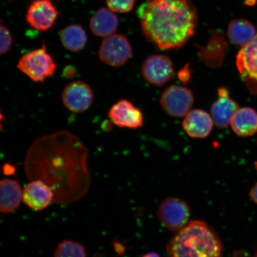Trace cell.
Returning <instances> with one entry per match:
<instances>
[{"instance_id":"1","label":"cell","mask_w":257,"mask_h":257,"mask_svg":"<svg viewBox=\"0 0 257 257\" xmlns=\"http://www.w3.org/2000/svg\"><path fill=\"white\" fill-rule=\"evenodd\" d=\"M89 150L80 138L66 130L45 135L31 145L24 167L30 181L46 183L54 202L69 204L82 198L91 186Z\"/></svg>"},{"instance_id":"2","label":"cell","mask_w":257,"mask_h":257,"mask_svg":"<svg viewBox=\"0 0 257 257\" xmlns=\"http://www.w3.org/2000/svg\"><path fill=\"white\" fill-rule=\"evenodd\" d=\"M143 33L162 50L184 46L194 35L197 11L191 0H147L138 10Z\"/></svg>"},{"instance_id":"3","label":"cell","mask_w":257,"mask_h":257,"mask_svg":"<svg viewBox=\"0 0 257 257\" xmlns=\"http://www.w3.org/2000/svg\"><path fill=\"white\" fill-rule=\"evenodd\" d=\"M169 257H223L217 234L204 221H192L178 231L167 246Z\"/></svg>"},{"instance_id":"4","label":"cell","mask_w":257,"mask_h":257,"mask_svg":"<svg viewBox=\"0 0 257 257\" xmlns=\"http://www.w3.org/2000/svg\"><path fill=\"white\" fill-rule=\"evenodd\" d=\"M17 68L32 81L43 83L54 75L57 66L43 44L40 48L24 54L19 60Z\"/></svg>"},{"instance_id":"5","label":"cell","mask_w":257,"mask_h":257,"mask_svg":"<svg viewBox=\"0 0 257 257\" xmlns=\"http://www.w3.org/2000/svg\"><path fill=\"white\" fill-rule=\"evenodd\" d=\"M133 50L127 38L123 35L112 34L105 37L98 51L101 62L111 67L124 65L132 56Z\"/></svg>"},{"instance_id":"6","label":"cell","mask_w":257,"mask_h":257,"mask_svg":"<svg viewBox=\"0 0 257 257\" xmlns=\"http://www.w3.org/2000/svg\"><path fill=\"white\" fill-rule=\"evenodd\" d=\"M164 110L173 117H184L191 111L194 104V95L190 89L181 85H173L167 88L160 97Z\"/></svg>"},{"instance_id":"7","label":"cell","mask_w":257,"mask_h":257,"mask_svg":"<svg viewBox=\"0 0 257 257\" xmlns=\"http://www.w3.org/2000/svg\"><path fill=\"white\" fill-rule=\"evenodd\" d=\"M157 217L164 226L171 231H179L187 225L190 209L180 199L169 198L160 204Z\"/></svg>"},{"instance_id":"8","label":"cell","mask_w":257,"mask_h":257,"mask_svg":"<svg viewBox=\"0 0 257 257\" xmlns=\"http://www.w3.org/2000/svg\"><path fill=\"white\" fill-rule=\"evenodd\" d=\"M62 99L67 110L80 113L91 107L94 101V92L87 83L78 80L66 85L62 92Z\"/></svg>"},{"instance_id":"9","label":"cell","mask_w":257,"mask_h":257,"mask_svg":"<svg viewBox=\"0 0 257 257\" xmlns=\"http://www.w3.org/2000/svg\"><path fill=\"white\" fill-rule=\"evenodd\" d=\"M141 72L147 82L156 86L165 85L174 76L171 60L164 55H152L148 57L144 61Z\"/></svg>"},{"instance_id":"10","label":"cell","mask_w":257,"mask_h":257,"mask_svg":"<svg viewBox=\"0 0 257 257\" xmlns=\"http://www.w3.org/2000/svg\"><path fill=\"white\" fill-rule=\"evenodd\" d=\"M236 64L250 91L257 94V34L254 39L241 48L236 56Z\"/></svg>"},{"instance_id":"11","label":"cell","mask_w":257,"mask_h":257,"mask_svg":"<svg viewBox=\"0 0 257 257\" xmlns=\"http://www.w3.org/2000/svg\"><path fill=\"white\" fill-rule=\"evenodd\" d=\"M108 117L112 123L121 128H138L143 126V112L127 99H120L110 108Z\"/></svg>"},{"instance_id":"12","label":"cell","mask_w":257,"mask_h":257,"mask_svg":"<svg viewBox=\"0 0 257 257\" xmlns=\"http://www.w3.org/2000/svg\"><path fill=\"white\" fill-rule=\"evenodd\" d=\"M58 14L57 10L49 0H34L26 18L32 28L45 31L53 27Z\"/></svg>"},{"instance_id":"13","label":"cell","mask_w":257,"mask_h":257,"mask_svg":"<svg viewBox=\"0 0 257 257\" xmlns=\"http://www.w3.org/2000/svg\"><path fill=\"white\" fill-rule=\"evenodd\" d=\"M227 50V42L222 32L212 31L206 46L198 48V54L202 62L215 68L222 65Z\"/></svg>"},{"instance_id":"14","label":"cell","mask_w":257,"mask_h":257,"mask_svg":"<svg viewBox=\"0 0 257 257\" xmlns=\"http://www.w3.org/2000/svg\"><path fill=\"white\" fill-rule=\"evenodd\" d=\"M218 97L211 107V116L218 128H227L236 111L238 105L230 97L226 88L221 87L217 91Z\"/></svg>"},{"instance_id":"15","label":"cell","mask_w":257,"mask_h":257,"mask_svg":"<svg viewBox=\"0 0 257 257\" xmlns=\"http://www.w3.org/2000/svg\"><path fill=\"white\" fill-rule=\"evenodd\" d=\"M54 192L46 183L35 180L30 181L23 190V202L28 207L43 210L54 202Z\"/></svg>"},{"instance_id":"16","label":"cell","mask_w":257,"mask_h":257,"mask_svg":"<svg viewBox=\"0 0 257 257\" xmlns=\"http://www.w3.org/2000/svg\"><path fill=\"white\" fill-rule=\"evenodd\" d=\"M214 121L211 115L202 110L189 111L185 115L182 126L189 137L204 138L211 133Z\"/></svg>"},{"instance_id":"17","label":"cell","mask_w":257,"mask_h":257,"mask_svg":"<svg viewBox=\"0 0 257 257\" xmlns=\"http://www.w3.org/2000/svg\"><path fill=\"white\" fill-rule=\"evenodd\" d=\"M23 201V190L17 181L3 179L0 182V211L9 214L20 207Z\"/></svg>"},{"instance_id":"18","label":"cell","mask_w":257,"mask_h":257,"mask_svg":"<svg viewBox=\"0 0 257 257\" xmlns=\"http://www.w3.org/2000/svg\"><path fill=\"white\" fill-rule=\"evenodd\" d=\"M117 16L111 10L101 8L96 12L90 20V28L94 35L107 37L114 34L118 27Z\"/></svg>"},{"instance_id":"19","label":"cell","mask_w":257,"mask_h":257,"mask_svg":"<svg viewBox=\"0 0 257 257\" xmlns=\"http://www.w3.org/2000/svg\"><path fill=\"white\" fill-rule=\"evenodd\" d=\"M230 126L239 137L253 136L257 133V112L251 108H239L233 115Z\"/></svg>"},{"instance_id":"20","label":"cell","mask_w":257,"mask_h":257,"mask_svg":"<svg viewBox=\"0 0 257 257\" xmlns=\"http://www.w3.org/2000/svg\"><path fill=\"white\" fill-rule=\"evenodd\" d=\"M256 35L255 27L245 19H234L228 26V38L236 46H246L254 39Z\"/></svg>"},{"instance_id":"21","label":"cell","mask_w":257,"mask_h":257,"mask_svg":"<svg viewBox=\"0 0 257 257\" xmlns=\"http://www.w3.org/2000/svg\"><path fill=\"white\" fill-rule=\"evenodd\" d=\"M60 40L63 46L72 52H78L85 47L87 35L81 26L71 25L61 31Z\"/></svg>"},{"instance_id":"22","label":"cell","mask_w":257,"mask_h":257,"mask_svg":"<svg viewBox=\"0 0 257 257\" xmlns=\"http://www.w3.org/2000/svg\"><path fill=\"white\" fill-rule=\"evenodd\" d=\"M54 257H87L85 247L75 241L64 239L57 246Z\"/></svg>"},{"instance_id":"23","label":"cell","mask_w":257,"mask_h":257,"mask_svg":"<svg viewBox=\"0 0 257 257\" xmlns=\"http://www.w3.org/2000/svg\"><path fill=\"white\" fill-rule=\"evenodd\" d=\"M108 8L113 12H130L134 8L136 0H106Z\"/></svg>"},{"instance_id":"24","label":"cell","mask_w":257,"mask_h":257,"mask_svg":"<svg viewBox=\"0 0 257 257\" xmlns=\"http://www.w3.org/2000/svg\"><path fill=\"white\" fill-rule=\"evenodd\" d=\"M0 37H1V45H0V53L7 54L11 49L13 44V37L8 29L1 25L0 27Z\"/></svg>"},{"instance_id":"25","label":"cell","mask_w":257,"mask_h":257,"mask_svg":"<svg viewBox=\"0 0 257 257\" xmlns=\"http://www.w3.org/2000/svg\"><path fill=\"white\" fill-rule=\"evenodd\" d=\"M178 78L182 82L187 83L190 79V72L188 66H185L178 73Z\"/></svg>"},{"instance_id":"26","label":"cell","mask_w":257,"mask_h":257,"mask_svg":"<svg viewBox=\"0 0 257 257\" xmlns=\"http://www.w3.org/2000/svg\"><path fill=\"white\" fill-rule=\"evenodd\" d=\"M76 75V69L72 66H67L64 68L63 76L67 79H72Z\"/></svg>"},{"instance_id":"27","label":"cell","mask_w":257,"mask_h":257,"mask_svg":"<svg viewBox=\"0 0 257 257\" xmlns=\"http://www.w3.org/2000/svg\"><path fill=\"white\" fill-rule=\"evenodd\" d=\"M3 171L6 175H12L14 174L15 169L14 166H12L10 165V164H6V165L3 166Z\"/></svg>"},{"instance_id":"28","label":"cell","mask_w":257,"mask_h":257,"mask_svg":"<svg viewBox=\"0 0 257 257\" xmlns=\"http://www.w3.org/2000/svg\"><path fill=\"white\" fill-rule=\"evenodd\" d=\"M250 197L252 198L253 202L257 204V183L253 185L250 191Z\"/></svg>"},{"instance_id":"29","label":"cell","mask_w":257,"mask_h":257,"mask_svg":"<svg viewBox=\"0 0 257 257\" xmlns=\"http://www.w3.org/2000/svg\"><path fill=\"white\" fill-rule=\"evenodd\" d=\"M233 257H250L248 253L243 250H236L233 252Z\"/></svg>"},{"instance_id":"30","label":"cell","mask_w":257,"mask_h":257,"mask_svg":"<svg viewBox=\"0 0 257 257\" xmlns=\"http://www.w3.org/2000/svg\"><path fill=\"white\" fill-rule=\"evenodd\" d=\"M142 257H160L158 253L156 252H149L144 255Z\"/></svg>"},{"instance_id":"31","label":"cell","mask_w":257,"mask_h":257,"mask_svg":"<svg viewBox=\"0 0 257 257\" xmlns=\"http://www.w3.org/2000/svg\"><path fill=\"white\" fill-rule=\"evenodd\" d=\"M255 168H256V169L257 170V162H255Z\"/></svg>"},{"instance_id":"32","label":"cell","mask_w":257,"mask_h":257,"mask_svg":"<svg viewBox=\"0 0 257 257\" xmlns=\"http://www.w3.org/2000/svg\"><path fill=\"white\" fill-rule=\"evenodd\" d=\"M255 257H257V252L256 253V255H255Z\"/></svg>"}]
</instances>
